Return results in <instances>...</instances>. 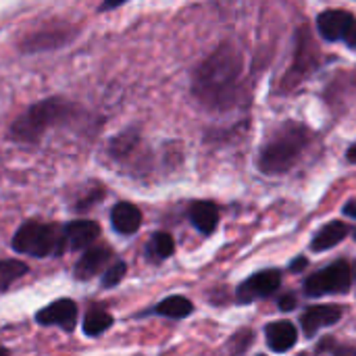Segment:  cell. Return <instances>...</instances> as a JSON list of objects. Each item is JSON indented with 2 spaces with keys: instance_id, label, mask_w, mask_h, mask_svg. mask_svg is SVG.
I'll list each match as a JSON object with an SVG mask.
<instances>
[{
  "instance_id": "8992f818",
  "label": "cell",
  "mask_w": 356,
  "mask_h": 356,
  "mask_svg": "<svg viewBox=\"0 0 356 356\" xmlns=\"http://www.w3.org/2000/svg\"><path fill=\"white\" fill-rule=\"evenodd\" d=\"M280 286H282V273L277 269H265V271L254 273L252 277L244 280L238 286L236 300L240 305H250V302H254L259 298L273 296Z\"/></svg>"
},
{
  "instance_id": "5bb4252c",
  "label": "cell",
  "mask_w": 356,
  "mask_h": 356,
  "mask_svg": "<svg viewBox=\"0 0 356 356\" xmlns=\"http://www.w3.org/2000/svg\"><path fill=\"white\" fill-rule=\"evenodd\" d=\"M313 67H315V46H313L311 38L307 35V31L300 29L298 42H296V58H294L290 77L294 81H298L300 77H305L307 73H311Z\"/></svg>"
},
{
  "instance_id": "8fae6325",
  "label": "cell",
  "mask_w": 356,
  "mask_h": 356,
  "mask_svg": "<svg viewBox=\"0 0 356 356\" xmlns=\"http://www.w3.org/2000/svg\"><path fill=\"white\" fill-rule=\"evenodd\" d=\"M111 259H113V250L108 246H92V248H88L83 252V257L75 265V271H73L75 280H81V282L92 280L94 275H98L106 267V263Z\"/></svg>"
},
{
  "instance_id": "cb8c5ba5",
  "label": "cell",
  "mask_w": 356,
  "mask_h": 356,
  "mask_svg": "<svg viewBox=\"0 0 356 356\" xmlns=\"http://www.w3.org/2000/svg\"><path fill=\"white\" fill-rule=\"evenodd\" d=\"M327 350L332 356H356L355 346H346V344H338L334 340H323L317 348V353H323Z\"/></svg>"
},
{
  "instance_id": "4dcf8cb0",
  "label": "cell",
  "mask_w": 356,
  "mask_h": 356,
  "mask_svg": "<svg viewBox=\"0 0 356 356\" xmlns=\"http://www.w3.org/2000/svg\"><path fill=\"white\" fill-rule=\"evenodd\" d=\"M0 356H10L8 355V350H6L4 346H0Z\"/></svg>"
},
{
  "instance_id": "52a82bcc",
  "label": "cell",
  "mask_w": 356,
  "mask_h": 356,
  "mask_svg": "<svg viewBox=\"0 0 356 356\" xmlns=\"http://www.w3.org/2000/svg\"><path fill=\"white\" fill-rule=\"evenodd\" d=\"M35 321L44 327H60L63 332H73L77 325V305L71 298H58L44 307L35 315Z\"/></svg>"
},
{
  "instance_id": "f546056e",
  "label": "cell",
  "mask_w": 356,
  "mask_h": 356,
  "mask_svg": "<svg viewBox=\"0 0 356 356\" xmlns=\"http://www.w3.org/2000/svg\"><path fill=\"white\" fill-rule=\"evenodd\" d=\"M119 4H123V2H106V4H102V6H100V10H106V8H115V6H119Z\"/></svg>"
},
{
  "instance_id": "4fadbf2b",
  "label": "cell",
  "mask_w": 356,
  "mask_h": 356,
  "mask_svg": "<svg viewBox=\"0 0 356 356\" xmlns=\"http://www.w3.org/2000/svg\"><path fill=\"white\" fill-rule=\"evenodd\" d=\"M111 223L113 227L123 234V236H131L140 229L142 225V213L136 204L131 202H119L113 207L111 211Z\"/></svg>"
},
{
  "instance_id": "d4e9b609",
  "label": "cell",
  "mask_w": 356,
  "mask_h": 356,
  "mask_svg": "<svg viewBox=\"0 0 356 356\" xmlns=\"http://www.w3.org/2000/svg\"><path fill=\"white\" fill-rule=\"evenodd\" d=\"M294 307H296V296L294 294H284L280 298V309L282 311H292Z\"/></svg>"
},
{
  "instance_id": "30bf717a",
  "label": "cell",
  "mask_w": 356,
  "mask_h": 356,
  "mask_svg": "<svg viewBox=\"0 0 356 356\" xmlns=\"http://www.w3.org/2000/svg\"><path fill=\"white\" fill-rule=\"evenodd\" d=\"M342 315H344V309L338 305H317L302 313L300 325H302V332L307 334V338H313L319 334V330L336 325L342 319Z\"/></svg>"
},
{
  "instance_id": "ba28073f",
  "label": "cell",
  "mask_w": 356,
  "mask_h": 356,
  "mask_svg": "<svg viewBox=\"0 0 356 356\" xmlns=\"http://www.w3.org/2000/svg\"><path fill=\"white\" fill-rule=\"evenodd\" d=\"M355 25V17L342 8H327L317 17V29L327 42H338L348 35Z\"/></svg>"
},
{
  "instance_id": "6da1fadb",
  "label": "cell",
  "mask_w": 356,
  "mask_h": 356,
  "mask_svg": "<svg viewBox=\"0 0 356 356\" xmlns=\"http://www.w3.org/2000/svg\"><path fill=\"white\" fill-rule=\"evenodd\" d=\"M244 58L234 44H221L192 75L194 98L211 111L232 108L242 90Z\"/></svg>"
},
{
  "instance_id": "ac0fdd59",
  "label": "cell",
  "mask_w": 356,
  "mask_h": 356,
  "mask_svg": "<svg viewBox=\"0 0 356 356\" xmlns=\"http://www.w3.org/2000/svg\"><path fill=\"white\" fill-rule=\"evenodd\" d=\"M194 311V305L186 298V296H169L165 300H161L154 307L156 315L169 317V319H184Z\"/></svg>"
},
{
  "instance_id": "83f0119b",
  "label": "cell",
  "mask_w": 356,
  "mask_h": 356,
  "mask_svg": "<svg viewBox=\"0 0 356 356\" xmlns=\"http://www.w3.org/2000/svg\"><path fill=\"white\" fill-rule=\"evenodd\" d=\"M305 267H307V259H305V257H298V259L290 265V269H292V271H302Z\"/></svg>"
},
{
  "instance_id": "ffe728a7",
  "label": "cell",
  "mask_w": 356,
  "mask_h": 356,
  "mask_svg": "<svg viewBox=\"0 0 356 356\" xmlns=\"http://www.w3.org/2000/svg\"><path fill=\"white\" fill-rule=\"evenodd\" d=\"M173 250H175V240L167 232H156L148 242V257L152 261H165L173 254Z\"/></svg>"
},
{
  "instance_id": "277c9868",
  "label": "cell",
  "mask_w": 356,
  "mask_h": 356,
  "mask_svg": "<svg viewBox=\"0 0 356 356\" xmlns=\"http://www.w3.org/2000/svg\"><path fill=\"white\" fill-rule=\"evenodd\" d=\"M13 248L21 254H29L35 259L60 254L65 250L63 227L56 223L25 221L13 236Z\"/></svg>"
},
{
  "instance_id": "484cf974",
  "label": "cell",
  "mask_w": 356,
  "mask_h": 356,
  "mask_svg": "<svg viewBox=\"0 0 356 356\" xmlns=\"http://www.w3.org/2000/svg\"><path fill=\"white\" fill-rule=\"evenodd\" d=\"M342 213H344L346 217H350V219H356V198H353V200H348V202L344 204Z\"/></svg>"
},
{
  "instance_id": "9a60e30c",
  "label": "cell",
  "mask_w": 356,
  "mask_h": 356,
  "mask_svg": "<svg viewBox=\"0 0 356 356\" xmlns=\"http://www.w3.org/2000/svg\"><path fill=\"white\" fill-rule=\"evenodd\" d=\"M190 221L200 234L209 236L219 225V209L209 200H196L190 207Z\"/></svg>"
},
{
  "instance_id": "603a6c76",
  "label": "cell",
  "mask_w": 356,
  "mask_h": 356,
  "mask_svg": "<svg viewBox=\"0 0 356 356\" xmlns=\"http://www.w3.org/2000/svg\"><path fill=\"white\" fill-rule=\"evenodd\" d=\"M125 273H127V265H125L123 261L113 263V265L106 267L104 273H102V286H104V288H115L117 284H121V280L125 277Z\"/></svg>"
},
{
  "instance_id": "5b68a950",
  "label": "cell",
  "mask_w": 356,
  "mask_h": 356,
  "mask_svg": "<svg viewBox=\"0 0 356 356\" xmlns=\"http://www.w3.org/2000/svg\"><path fill=\"white\" fill-rule=\"evenodd\" d=\"M353 267L348 261H336L330 267L315 271L305 282V292L313 298L327 296V294H346L353 288Z\"/></svg>"
},
{
  "instance_id": "3957f363",
  "label": "cell",
  "mask_w": 356,
  "mask_h": 356,
  "mask_svg": "<svg viewBox=\"0 0 356 356\" xmlns=\"http://www.w3.org/2000/svg\"><path fill=\"white\" fill-rule=\"evenodd\" d=\"M81 117V108L63 98H46L33 106H29L21 117L10 125V138L17 142L33 144L38 142L48 127L69 125Z\"/></svg>"
},
{
  "instance_id": "7402d4cb",
  "label": "cell",
  "mask_w": 356,
  "mask_h": 356,
  "mask_svg": "<svg viewBox=\"0 0 356 356\" xmlns=\"http://www.w3.org/2000/svg\"><path fill=\"white\" fill-rule=\"evenodd\" d=\"M250 344H252V332H250V330H242V332H238V334L227 342L225 353L229 356H244Z\"/></svg>"
},
{
  "instance_id": "7c38bea8",
  "label": "cell",
  "mask_w": 356,
  "mask_h": 356,
  "mask_svg": "<svg viewBox=\"0 0 356 356\" xmlns=\"http://www.w3.org/2000/svg\"><path fill=\"white\" fill-rule=\"evenodd\" d=\"M265 340L271 350L286 353L298 342V334L290 321H273L265 327Z\"/></svg>"
},
{
  "instance_id": "e0dca14e",
  "label": "cell",
  "mask_w": 356,
  "mask_h": 356,
  "mask_svg": "<svg viewBox=\"0 0 356 356\" xmlns=\"http://www.w3.org/2000/svg\"><path fill=\"white\" fill-rule=\"evenodd\" d=\"M69 31L67 29H60V31H40V33H33L29 38H25L21 42V50L23 52H44V50H54V48H60L69 42Z\"/></svg>"
},
{
  "instance_id": "4316f807",
  "label": "cell",
  "mask_w": 356,
  "mask_h": 356,
  "mask_svg": "<svg viewBox=\"0 0 356 356\" xmlns=\"http://www.w3.org/2000/svg\"><path fill=\"white\" fill-rule=\"evenodd\" d=\"M344 40H346V44H348L350 48H355L356 50V21H355V25H353V29L348 31V35H346Z\"/></svg>"
},
{
  "instance_id": "d6986e66",
  "label": "cell",
  "mask_w": 356,
  "mask_h": 356,
  "mask_svg": "<svg viewBox=\"0 0 356 356\" xmlns=\"http://www.w3.org/2000/svg\"><path fill=\"white\" fill-rule=\"evenodd\" d=\"M113 327V317L102 309H90L83 317V334L96 338Z\"/></svg>"
},
{
  "instance_id": "7a4b0ae2",
  "label": "cell",
  "mask_w": 356,
  "mask_h": 356,
  "mask_svg": "<svg viewBox=\"0 0 356 356\" xmlns=\"http://www.w3.org/2000/svg\"><path fill=\"white\" fill-rule=\"evenodd\" d=\"M313 131L298 121H284L265 140L259 150L257 165L265 175H284L305 156Z\"/></svg>"
},
{
  "instance_id": "f1b7e54d",
  "label": "cell",
  "mask_w": 356,
  "mask_h": 356,
  "mask_svg": "<svg viewBox=\"0 0 356 356\" xmlns=\"http://www.w3.org/2000/svg\"><path fill=\"white\" fill-rule=\"evenodd\" d=\"M346 159H348L350 163H356V144L348 148V152H346Z\"/></svg>"
},
{
  "instance_id": "9c48e42d",
  "label": "cell",
  "mask_w": 356,
  "mask_h": 356,
  "mask_svg": "<svg viewBox=\"0 0 356 356\" xmlns=\"http://www.w3.org/2000/svg\"><path fill=\"white\" fill-rule=\"evenodd\" d=\"M100 238V225L96 221L79 219L63 227L65 250H88Z\"/></svg>"
},
{
  "instance_id": "44dd1931",
  "label": "cell",
  "mask_w": 356,
  "mask_h": 356,
  "mask_svg": "<svg viewBox=\"0 0 356 356\" xmlns=\"http://www.w3.org/2000/svg\"><path fill=\"white\" fill-rule=\"evenodd\" d=\"M29 267L23 261H15V259H6L0 261V290L8 288L15 280L27 275Z\"/></svg>"
},
{
  "instance_id": "2e32d148",
  "label": "cell",
  "mask_w": 356,
  "mask_h": 356,
  "mask_svg": "<svg viewBox=\"0 0 356 356\" xmlns=\"http://www.w3.org/2000/svg\"><path fill=\"white\" fill-rule=\"evenodd\" d=\"M350 232H353V229H350L346 223H342V221H332V223L323 225V227L315 234V238H313V242H311V250H313V252L330 250V248H334L336 244H340L342 240H346Z\"/></svg>"
}]
</instances>
